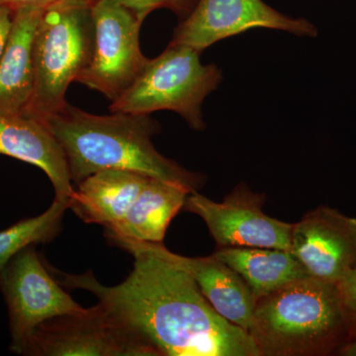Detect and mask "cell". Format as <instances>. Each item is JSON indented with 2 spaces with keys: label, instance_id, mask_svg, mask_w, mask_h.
<instances>
[{
  "label": "cell",
  "instance_id": "cell-21",
  "mask_svg": "<svg viewBox=\"0 0 356 356\" xmlns=\"http://www.w3.org/2000/svg\"><path fill=\"white\" fill-rule=\"evenodd\" d=\"M13 9L0 6V58L6 50L11 27H13Z\"/></svg>",
  "mask_w": 356,
  "mask_h": 356
},
{
  "label": "cell",
  "instance_id": "cell-6",
  "mask_svg": "<svg viewBox=\"0 0 356 356\" xmlns=\"http://www.w3.org/2000/svg\"><path fill=\"white\" fill-rule=\"evenodd\" d=\"M23 355L161 356L146 337L102 302L83 313L58 316L38 325Z\"/></svg>",
  "mask_w": 356,
  "mask_h": 356
},
{
  "label": "cell",
  "instance_id": "cell-2",
  "mask_svg": "<svg viewBox=\"0 0 356 356\" xmlns=\"http://www.w3.org/2000/svg\"><path fill=\"white\" fill-rule=\"evenodd\" d=\"M44 123L65 154L74 184L110 168L142 173L189 193L203 184V175L185 170L156 151L152 139L161 126L149 115L99 116L67 103Z\"/></svg>",
  "mask_w": 356,
  "mask_h": 356
},
{
  "label": "cell",
  "instance_id": "cell-3",
  "mask_svg": "<svg viewBox=\"0 0 356 356\" xmlns=\"http://www.w3.org/2000/svg\"><path fill=\"white\" fill-rule=\"evenodd\" d=\"M248 334L261 356L337 355L350 341L337 284L313 277L257 299Z\"/></svg>",
  "mask_w": 356,
  "mask_h": 356
},
{
  "label": "cell",
  "instance_id": "cell-5",
  "mask_svg": "<svg viewBox=\"0 0 356 356\" xmlns=\"http://www.w3.org/2000/svg\"><path fill=\"white\" fill-rule=\"evenodd\" d=\"M222 81L221 70L216 65H203L200 51L170 43L158 57L149 58L137 79L111 102L109 110L137 115L170 110L193 130L202 131L206 127L202 103Z\"/></svg>",
  "mask_w": 356,
  "mask_h": 356
},
{
  "label": "cell",
  "instance_id": "cell-8",
  "mask_svg": "<svg viewBox=\"0 0 356 356\" xmlns=\"http://www.w3.org/2000/svg\"><path fill=\"white\" fill-rule=\"evenodd\" d=\"M0 289L8 308L10 350L17 355H23L28 339L38 325L58 316L86 310L54 280L35 245L9 261L0 276Z\"/></svg>",
  "mask_w": 356,
  "mask_h": 356
},
{
  "label": "cell",
  "instance_id": "cell-1",
  "mask_svg": "<svg viewBox=\"0 0 356 356\" xmlns=\"http://www.w3.org/2000/svg\"><path fill=\"white\" fill-rule=\"evenodd\" d=\"M124 250L135 262L120 284L104 286L90 271L60 273V284L95 294L161 356H261L250 334L222 318L184 269L140 248Z\"/></svg>",
  "mask_w": 356,
  "mask_h": 356
},
{
  "label": "cell",
  "instance_id": "cell-22",
  "mask_svg": "<svg viewBox=\"0 0 356 356\" xmlns=\"http://www.w3.org/2000/svg\"><path fill=\"white\" fill-rule=\"evenodd\" d=\"M58 0H0V6L8 7L15 10L19 7L32 6V4H51Z\"/></svg>",
  "mask_w": 356,
  "mask_h": 356
},
{
  "label": "cell",
  "instance_id": "cell-4",
  "mask_svg": "<svg viewBox=\"0 0 356 356\" xmlns=\"http://www.w3.org/2000/svg\"><path fill=\"white\" fill-rule=\"evenodd\" d=\"M92 0L49 4L34 39V88L25 116L44 122L63 108L70 83L88 69L95 47Z\"/></svg>",
  "mask_w": 356,
  "mask_h": 356
},
{
  "label": "cell",
  "instance_id": "cell-16",
  "mask_svg": "<svg viewBox=\"0 0 356 356\" xmlns=\"http://www.w3.org/2000/svg\"><path fill=\"white\" fill-rule=\"evenodd\" d=\"M188 191L151 177L125 216L106 227L111 242L120 240L163 243L173 218L184 209Z\"/></svg>",
  "mask_w": 356,
  "mask_h": 356
},
{
  "label": "cell",
  "instance_id": "cell-20",
  "mask_svg": "<svg viewBox=\"0 0 356 356\" xmlns=\"http://www.w3.org/2000/svg\"><path fill=\"white\" fill-rule=\"evenodd\" d=\"M341 296L350 341H356V268L337 284Z\"/></svg>",
  "mask_w": 356,
  "mask_h": 356
},
{
  "label": "cell",
  "instance_id": "cell-13",
  "mask_svg": "<svg viewBox=\"0 0 356 356\" xmlns=\"http://www.w3.org/2000/svg\"><path fill=\"white\" fill-rule=\"evenodd\" d=\"M49 4L15 9L6 50L0 58V114L25 115L34 88V39Z\"/></svg>",
  "mask_w": 356,
  "mask_h": 356
},
{
  "label": "cell",
  "instance_id": "cell-15",
  "mask_svg": "<svg viewBox=\"0 0 356 356\" xmlns=\"http://www.w3.org/2000/svg\"><path fill=\"white\" fill-rule=\"evenodd\" d=\"M149 178L131 170H100L77 184L69 209L84 222L106 228L125 216Z\"/></svg>",
  "mask_w": 356,
  "mask_h": 356
},
{
  "label": "cell",
  "instance_id": "cell-17",
  "mask_svg": "<svg viewBox=\"0 0 356 356\" xmlns=\"http://www.w3.org/2000/svg\"><path fill=\"white\" fill-rule=\"evenodd\" d=\"M213 255L242 276L257 300L293 281L311 277L291 250L219 248Z\"/></svg>",
  "mask_w": 356,
  "mask_h": 356
},
{
  "label": "cell",
  "instance_id": "cell-14",
  "mask_svg": "<svg viewBox=\"0 0 356 356\" xmlns=\"http://www.w3.org/2000/svg\"><path fill=\"white\" fill-rule=\"evenodd\" d=\"M0 154L41 168L50 178L55 199L70 206L74 188L67 161L44 122L25 115L0 114Z\"/></svg>",
  "mask_w": 356,
  "mask_h": 356
},
{
  "label": "cell",
  "instance_id": "cell-10",
  "mask_svg": "<svg viewBox=\"0 0 356 356\" xmlns=\"http://www.w3.org/2000/svg\"><path fill=\"white\" fill-rule=\"evenodd\" d=\"M257 28L310 38L318 33L310 21L284 15L264 0H198L175 28L170 44H185L201 53L221 40Z\"/></svg>",
  "mask_w": 356,
  "mask_h": 356
},
{
  "label": "cell",
  "instance_id": "cell-11",
  "mask_svg": "<svg viewBox=\"0 0 356 356\" xmlns=\"http://www.w3.org/2000/svg\"><path fill=\"white\" fill-rule=\"evenodd\" d=\"M290 250L311 277L337 284L356 268V218L320 206L293 224Z\"/></svg>",
  "mask_w": 356,
  "mask_h": 356
},
{
  "label": "cell",
  "instance_id": "cell-19",
  "mask_svg": "<svg viewBox=\"0 0 356 356\" xmlns=\"http://www.w3.org/2000/svg\"><path fill=\"white\" fill-rule=\"evenodd\" d=\"M112 1L130 9L144 20L149 13L161 8L172 11L182 20L193 10L198 0H112Z\"/></svg>",
  "mask_w": 356,
  "mask_h": 356
},
{
  "label": "cell",
  "instance_id": "cell-12",
  "mask_svg": "<svg viewBox=\"0 0 356 356\" xmlns=\"http://www.w3.org/2000/svg\"><path fill=\"white\" fill-rule=\"evenodd\" d=\"M123 248H137L165 259L193 278L211 306L232 324L248 332L252 324L257 298L242 276L214 255L186 257L173 254L163 243L114 242Z\"/></svg>",
  "mask_w": 356,
  "mask_h": 356
},
{
  "label": "cell",
  "instance_id": "cell-23",
  "mask_svg": "<svg viewBox=\"0 0 356 356\" xmlns=\"http://www.w3.org/2000/svg\"><path fill=\"white\" fill-rule=\"evenodd\" d=\"M337 355L356 356V341H348L339 348Z\"/></svg>",
  "mask_w": 356,
  "mask_h": 356
},
{
  "label": "cell",
  "instance_id": "cell-7",
  "mask_svg": "<svg viewBox=\"0 0 356 356\" xmlns=\"http://www.w3.org/2000/svg\"><path fill=\"white\" fill-rule=\"evenodd\" d=\"M91 11L95 53L90 65L76 81L113 102L132 86L149 60L140 47L144 19L112 0H92Z\"/></svg>",
  "mask_w": 356,
  "mask_h": 356
},
{
  "label": "cell",
  "instance_id": "cell-9",
  "mask_svg": "<svg viewBox=\"0 0 356 356\" xmlns=\"http://www.w3.org/2000/svg\"><path fill=\"white\" fill-rule=\"evenodd\" d=\"M266 196L240 184L221 202L188 194L184 209L202 218L219 248H268L291 250L293 224L267 216Z\"/></svg>",
  "mask_w": 356,
  "mask_h": 356
},
{
  "label": "cell",
  "instance_id": "cell-18",
  "mask_svg": "<svg viewBox=\"0 0 356 356\" xmlns=\"http://www.w3.org/2000/svg\"><path fill=\"white\" fill-rule=\"evenodd\" d=\"M69 203L55 199L40 216L16 222L0 232V276L9 261L29 245L51 242L60 233Z\"/></svg>",
  "mask_w": 356,
  "mask_h": 356
}]
</instances>
